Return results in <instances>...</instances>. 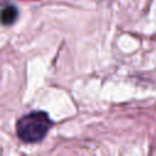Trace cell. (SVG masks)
Segmentation results:
<instances>
[{
	"label": "cell",
	"instance_id": "obj_1",
	"mask_svg": "<svg viewBox=\"0 0 156 156\" xmlns=\"http://www.w3.org/2000/svg\"><path fill=\"white\" fill-rule=\"evenodd\" d=\"M51 126L52 122L46 112L33 111L17 121L16 133L24 143H38L46 136Z\"/></svg>",
	"mask_w": 156,
	"mask_h": 156
},
{
	"label": "cell",
	"instance_id": "obj_2",
	"mask_svg": "<svg viewBox=\"0 0 156 156\" xmlns=\"http://www.w3.org/2000/svg\"><path fill=\"white\" fill-rule=\"evenodd\" d=\"M18 17V10L13 5H6L0 10V23L4 26H11Z\"/></svg>",
	"mask_w": 156,
	"mask_h": 156
},
{
	"label": "cell",
	"instance_id": "obj_3",
	"mask_svg": "<svg viewBox=\"0 0 156 156\" xmlns=\"http://www.w3.org/2000/svg\"><path fill=\"white\" fill-rule=\"evenodd\" d=\"M5 2H7V0H0V5H2V4H5Z\"/></svg>",
	"mask_w": 156,
	"mask_h": 156
}]
</instances>
